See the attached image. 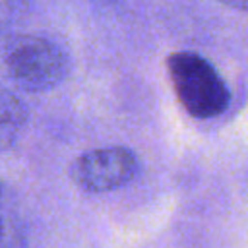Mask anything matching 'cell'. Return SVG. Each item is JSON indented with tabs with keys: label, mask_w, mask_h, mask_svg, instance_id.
<instances>
[{
	"label": "cell",
	"mask_w": 248,
	"mask_h": 248,
	"mask_svg": "<svg viewBox=\"0 0 248 248\" xmlns=\"http://www.w3.org/2000/svg\"><path fill=\"white\" fill-rule=\"evenodd\" d=\"M0 196H2V184H0Z\"/></svg>",
	"instance_id": "cell-8"
},
{
	"label": "cell",
	"mask_w": 248,
	"mask_h": 248,
	"mask_svg": "<svg viewBox=\"0 0 248 248\" xmlns=\"http://www.w3.org/2000/svg\"><path fill=\"white\" fill-rule=\"evenodd\" d=\"M10 79L23 91L41 93L62 83L70 72L68 52L41 35H16L2 50Z\"/></svg>",
	"instance_id": "cell-1"
},
{
	"label": "cell",
	"mask_w": 248,
	"mask_h": 248,
	"mask_svg": "<svg viewBox=\"0 0 248 248\" xmlns=\"http://www.w3.org/2000/svg\"><path fill=\"white\" fill-rule=\"evenodd\" d=\"M29 120L25 103L0 83V151L12 147Z\"/></svg>",
	"instance_id": "cell-4"
},
{
	"label": "cell",
	"mask_w": 248,
	"mask_h": 248,
	"mask_svg": "<svg viewBox=\"0 0 248 248\" xmlns=\"http://www.w3.org/2000/svg\"><path fill=\"white\" fill-rule=\"evenodd\" d=\"M231 6H232V8H238V10H246V12H248V2H232Z\"/></svg>",
	"instance_id": "cell-7"
},
{
	"label": "cell",
	"mask_w": 248,
	"mask_h": 248,
	"mask_svg": "<svg viewBox=\"0 0 248 248\" xmlns=\"http://www.w3.org/2000/svg\"><path fill=\"white\" fill-rule=\"evenodd\" d=\"M0 248H27L23 223L0 205Z\"/></svg>",
	"instance_id": "cell-5"
},
{
	"label": "cell",
	"mask_w": 248,
	"mask_h": 248,
	"mask_svg": "<svg viewBox=\"0 0 248 248\" xmlns=\"http://www.w3.org/2000/svg\"><path fill=\"white\" fill-rule=\"evenodd\" d=\"M140 163L134 151L122 145L99 147L79 155L70 169L78 188L89 194H103L122 188L136 178Z\"/></svg>",
	"instance_id": "cell-3"
},
{
	"label": "cell",
	"mask_w": 248,
	"mask_h": 248,
	"mask_svg": "<svg viewBox=\"0 0 248 248\" xmlns=\"http://www.w3.org/2000/svg\"><path fill=\"white\" fill-rule=\"evenodd\" d=\"M14 21V6L8 2H0V48L4 50V46L8 45L10 37V27Z\"/></svg>",
	"instance_id": "cell-6"
},
{
	"label": "cell",
	"mask_w": 248,
	"mask_h": 248,
	"mask_svg": "<svg viewBox=\"0 0 248 248\" xmlns=\"http://www.w3.org/2000/svg\"><path fill=\"white\" fill-rule=\"evenodd\" d=\"M167 68L178 101L192 116L211 118L227 108V85L205 58L196 52H174Z\"/></svg>",
	"instance_id": "cell-2"
}]
</instances>
